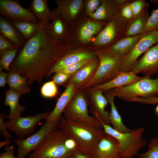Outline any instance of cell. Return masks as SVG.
Returning <instances> with one entry per match:
<instances>
[{"label":"cell","mask_w":158,"mask_h":158,"mask_svg":"<svg viewBox=\"0 0 158 158\" xmlns=\"http://www.w3.org/2000/svg\"><path fill=\"white\" fill-rule=\"evenodd\" d=\"M67 50L63 43H52L40 26L37 32L18 53L10 65V70L26 77L28 85L34 82L40 85L52 66Z\"/></svg>","instance_id":"cell-1"},{"label":"cell","mask_w":158,"mask_h":158,"mask_svg":"<svg viewBox=\"0 0 158 158\" xmlns=\"http://www.w3.org/2000/svg\"><path fill=\"white\" fill-rule=\"evenodd\" d=\"M75 143L61 129L50 132L28 158H66L73 154Z\"/></svg>","instance_id":"cell-2"},{"label":"cell","mask_w":158,"mask_h":158,"mask_svg":"<svg viewBox=\"0 0 158 158\" xmlns=\"http://www.w3.org/2000/svg\"><path fill=\"white\" fill-rule=\"evenodd\" d=\"M58 127L74 141L79 150L89 155L92 149L104 133L103 128L83 122L68 121L62 116Z\"/></svg>","instance_id":"cell-3"},{"label":"cell","mask_w":158,"mask_h":158,"mask_svg":"<svg viewBox=\"0 0 158 158\" xmlns=\"http://www.w3.org/2000/svg\"><path fill=\"white\" fill-rule=\"evenodd\" d=\"M106 23L94 20L83 14L69 26L63 42L66 48L68 50L87 48Z\"/></svg>","instance_id":"cell-4"},{"label":"cell","mask_w":158,"mask_h":158,"mask_svg":"<svg viewBox=\"0 0 158 158\" xmlns=\"http://www.w3.org/2000/svg\"><path fill=\"white\" fill-rule=\"evenodd\" d=\"M94 51L99 60L98 67L89 81L79 89H87L105 83L114 78L120 72L122 58L107 48Z\"/></svg>","instance_id":"cell-5"},{"label":"cell","mask_w":158,"mask_h":158,"mask_svg":"<svg viewBox=\"0 0 158 158\" xmlns=\"http://www.w3.org/2000/svg\"><path fill=\"white\" fill-rule=\"evenodd\" d=\"M103 125L104 132L115 138L118 141L122 158L134 157L147 144L142 137L145 131L143 127H140L126 133H121L110 125Z\"/></svg>","instance_id":"cell-6"},{"label":"cell","mask_w":158,"mask_h":158,"mask_svg":"<svg viewBox=\"0 0 158 158\" xmlns=\"http://www.w3.org/2000/svg\"><path fill=\"white\" fill-rule=\"evenodd\" d=\"M88 107L85 90L78 89L64 109L63 116L68 121L83 122L95 127L104 129L99 120L90 115Z\"/></svg>","instance_id":"cell-7"},{"label":"cell","mask_w":158,"mask_h":158,"mask_svg":"<svg viewBox=\"0 0 158 158\" xmlns=\"http://www.w3.org/2000/svg\"><path fill=\"white\" fill-rule=\"evenodd\" d=\"M128 23L118 14L107 23L87 48L95 51L109 48L124 37Z\"/></svg>","instance_id":"cell-8"},{"label":"cell","mask_w":158,"mask_h":158,"mask_svg":"<svg viewBox=\"0 0 158 158\" xmlns=\"http://www.w3.org/2000/svg\"><path fill=\"white\" fill-rule=\"evenodd\" d=\"M111 90L115 97L126 101L129 102L135 97H157L158 95V76L155 79L144 76L131 85Z\"/></svg>","instance_id":"cell-9"},{"label":"cell","mask_w":158,"mask_h":158,"mask_svg":"<svg viewBox=\"0 0 158 158\" xmlns=\"http://www.w3.org/2000/svg\"><path fill=\"white\" fill-rule=\"evenodd\" d=\"M58 124L45 122L37 132L26 138L19 140L13 137L12 140L18 147L16 158H25L39 146L50 132L57 129Z\"/></svg>","instance_id":"cell-10"},{"label":"cell","mask_w":158,"mask_h":158,"mask_svg":"<svg viewBox=\"0 0 158 158\" xmlns=\"http://www.w3.org/2000/svg\"><path fill=\"white\" fill-rule=\"evenodd\" d=\"M51 112L39 113L33 116L22 117L4 121L8 130L13 133L17 139H23L34 132L37 124L41 120H45Z\"/></svg>","instance_id":"cell-11"},{"label":"cell","mask_w":158,"mask_h":158,"mask_svg":"<svg viewBox=\"0 0 158 158\" xmlns=\"http://www.w3.org/2000/svg\"><path fill=\"white\" fill-rule=\"evenodd\" d=\"M158 43V30L144 34L130 51L122 58L120 72H128L139 57Z\"/></svg>","instance_id":"cell-12"},{"label":"cell","mask_w":158,"mask_h":158,"mask_svg":"<svg viewBox=\"0 0 158 158\" xmlns=\"http://www.w3.org/2000/svg\"><path fill=\"white\" fill-rule=\"evenodd\" d=\"M129 71L137 74L141 73L144 76L151 78L158 75V43L151 47L139 59L130 67Z\"/></svg>","instance_id":"cell-13"},{"label":"cell","mask_w":158,"mask_h":158,"mask_svg":"<svg viewBox=\"0 0 158 158\" xmlns=\"http://www.w3.org/2000/svg\"><path fill=\"white\" fill-rule=\"evenodd\" d=\"M0 14L1 17L11 20L38 22L29 8L23 7L18 0H0Z\"/></svg>","instance_id":"cell-14"},{"label":"cell","mask_w":158,"mask_h":158,"mask_svg":"<svg viewBox=\"0 0 158 158\" xmlns=\"http://www.w3.org/2000/svg\"><path fill=\"white\" fill-rule=\"evenodd\" d=\"M51 11V20L46 25H40L47 37L53 44L63 43L68 33L69 25L54 10Z\"/></svg>","instance_id":"cell-15"},{"label":"cell","mask_w":158,"mask_h":158,"mask_svg":"<svg viewBox=\"0 0 158 158\" xmlns=\"http://www.w3.org/2000/svg\"><path fill=\"white\" fill-rule=\"evenodd\" d=\"M97 57L95 51L87 48L68 49L52 66L46 77L48 78L63 68L82 60L94 59Z\"/></svg>","instance_id":"cell-16"},{"label":"cell","mask_w":158,"mask_h":158,"mask_svg":"<svg viewBox=\"0 0 158 158\" xmlns=\"http://www.w3.org/2000/svg\"><path fill=\"white\" fill-rule=\"evenodd\" d=\"M92 158H122L117 140L104 133L91 151Z\"/></svg>","instance_id":"cell-17"},{"label":"cell","mask_w":158,"mask_h":158,"mask_svg":"<svg viewBox=\"0 0 158 158\" xmlns=\"http://www.w3.org/2000/svg\"><path fill=\"white\" fill-rule=\"evenodd\" d=\"M87 96L89 107L93 117L104 124L110 125L111 122L109 113L105 110L109 103L107 99L100 91H91L85 89Z\"/></svg>","instance_id":"cell-18"},{"label":"cell","mask_w":158,"mask_h":158,"mask_svg":"<svg viewBox=\"0 0 158 158\" xmlns=\"http://www.w3.org/2000/svg\"><path fill=\"white\" fill-rule=\"evenodd\" d=\"M56 8L54 10L69 25L83 14L84 0H55Z\"/></svg>","instance_id":"cell-19"},{"label":"cell","mask_w":158,"mask_h":158,"mask_svg":"<svg viewBox=\"0 0 158 158\" xmlns=\"http://www.w3.org/2000/svg\"><path fill=\"white\" fill-rule=\"evenodd\" d=\"M78 90L73 83H68L65 90L58 99L54 108L45 120V122L59 123L64 109Z\"/></svg>","instance_id":"cell-20"},{"label":"cell","mask_w":158,"mask_h":158,"mask_svg":"<svg viewBox=\"0 0 158 158\" xmlns=\"http://www.w3.org/2000/svg\"><path fill=\"white\" fill-rule=\"evenodd\" d=\"M134 73L120 72L117 76L110 81L104 84L89 89L91 91H100L103 92L114 88L131 85L142 79Z\"/></svg>","instance_id":"cell-21"},{"label":"cell","mask_w":158,"mask_h":158,"mask_svg":"<svg viewBox=\"0 0 158 158\" xmlns=\"http://www.w3.org/2000/svg\"><path fill=\"white\" fill-rule=\"evenodd\" d=\"M120 6L118 0H102L96 11L89 17L94 20L107 23L119 14Z\"/></svg>","instance_id":"cell-22"},{"label":"cell","mask_w":158,"mask_h":158,"mask_svg":"<svg viewBox=\"0 0 158 158\" xmlns=\"http://www.w3.org/2000/svg\"><path fill=\"white\" fill-rule=\"evenodd\" d=\"M99 63L97 57L87 65L74 73L68 83H73L78 89L83 87L91 79L96 72Z\"/></svg>","instance_id":"cell-23"},{"label":"cell","mask_w":158,"mask_h":158,"mask_svg":"<svg viewBox=\"0 0 158 158\" xmlns=\"http://www.w3.org/2000/svg\"><path fill=\"white\" fill-rule=\"evenodd\" d=\"M21 94L10 89L7 90L5 93L4 105L10 107L9 114L6 115V118L9 120H13L20 116L25 110V107L20 105L19 102Z\"/></svg>","instance_id":"cell-24"},{"label":"cell","mask_w":158,"mask_h":158,"mask_svg":"<svg viewBox=\"0 0 158 158\" xmlns=\"http://www.w3.org/2000/svg\"><path fill=\"white\" fill-rule=\"evenodd\" d=\"M0 33L20 47L24 45L25 40L11 20L0 17Z\"/></svg>","instance_id":"cell-25"},{"label":"cell","mask_w":158,"mask_h":158,"mask_svg":"<svg viewBox=\"0 0 158 158\" xmlns=\"http://www.w3.org/2000/svg\"><path fill=\"white\" fill-rule=\"evenodd\" d=\"M104 92V95L111 106L109 117L112 128L121 133H126L131 131L132 130L127 127L123 123L121 116L115 104L114 98L115 96L112 90H107Z\"/></svg>","instance_id":"cell-26"},{"label":"cell","mask_w":158,"mask_h":158,"mask_svg":"<svg viewBox=\"0 0 158 158\" xmlns=\"http://www.w3.org/2000/svg\"><path fill=\"white\" fill-rule=\"evenodd\" d=\"M29 9L36 18L40 25L47 24L51 20V11L47 0H32Z\"/></svg>","instance_id":"cell-27"},{"label":"cell","mask_w":158,"mask_h":158,"mask_svg":"<svg viewBox=\"0 0 158 158\" xmlns=\"http://www.w3.org/2000/svg\"><path fill=\"white\" fill-rule=\"evenodd\" d=\"M144 35L123 37L107 49L116 55L122 58L130 51Z\"/></svg>","instance_id":"cell-28"},{"label":"cell","mask_w":158,"mask_h":158,"mask_svg":"<svg viewBox=\"0 0 158 158\" xmlns=\"http://www.w3.org/2000/svg\"><path fill=\"white\" fill-rule=\"evenodd\" d=\"M149 16L147 11L134 18L128 23L124 37H132L146 33V24Z\"/></svg>","instance_id":"cell-29"},{"label":"cell","mask_w":158,"mask_h":158,"mask_svg":"<svg viewBox=\"0 0 158 158\" xmlns=\"http://www.w3.org/2000/svg\"><path fill=\"white\" fill-rule=\"evenodd\" d=\"M27 81L26 77L21 76L13 70H11L8 73L6 83L10 89L21 94H28L30 92L31 90L28 86Z\"/></svg>","instance_id":"cell-30"},{"label":"cell","mask_w":158,"mask_h":158,"mask_svg":"<svg viewBox=\"0 0 158 158\" xmlns=\"http://www.w3.org/2000/svg\"><path fill=\"white\" fill-rule=\"evenodd\" d=\"M11 20L26 42L35 34L40 27L37 22L18 20Z\"/></svg>","instance_id":"cell-31"},{"label":"cell","mask_w":158,"mask_h":158,"mask_svg":"<svg viewBox=\"0 0 158 158\" xmlns=\"http://www.w3.org/2000/svg\"><path fill=\"white\" fill-rule=\"evenodd\" d=\"M19 51V48L0 51V68L2 69H4L7 71H10V65Z\"/></svg>","instance_id":"cell-32"},{"label":"cell","mask_w":158,"mask_h":158,"mask_svg":"<svg viewBox=\"0 0 158 158\" xmlns=\"http://www.w3.org/2000/svg\"><path fill=\"white\" fill-rule=\"evenodd\" d=\"M138 155L139 158H158V138L150 140L147 151Z\"/></svg>","instance_id":"cell-33"},{"label":"cell","mask_w":158,"mask_h":158,"mask_svg":"<svg viewBox=\"0 0 158 158\" xmlns=\"http://www.w3.org/2000/svg\"><path fill=\"white\" fill-rule=\"evenodd\" d=\"M130 4L134 18L147 11L149 4L144 0H130Z\"/></svg>","instance_id":"cell-34"},{"label":"cell","mask_w":158,"mask_h":158,"mask_svg":"<svg viewBox=\"0 0 158 158\" xmlns=\"http://www.w3.org/2000/svg\"><path fill=\"white\" fill-rule=\"evenodd\" d=\"M94 59H87L82 60L63 68L57 72L67 74H74Z\"/></svg>","instance_id":"cell-35"},{"label":"cell","mask_w":158,"mask_h":158,"mask_svg":"<svg viewBox=\"0 0 158 158\" xmlns=\"http://www.w3.org/2000/svg\"><path fill=\"white\" fill-rule=\"evenodd\" d=\"M56 85L53 81L47 82L43 85L41 89V94L44 97L48 98L55 97L58 93Z\"/></svg>","instance_id":"cell-36"},{"label":"cell","mask_w":158,"mask_h":158,"mask_svg":"<svg viewBox=\"0 0 158 158\" xmlns=\"http://www.w3.org/2000/svg\"><path fill=\"white\" fill-rule=\"evenodd\" d=\"M130 0H124L120 5L119 14L124 19L129 23L134 18V15L131 7Z\"/></svg>","instance_id":"cell-37"},{"label":"cell","mask_w":158,"mask_h":158,"mask_svg":"<svg viewBox=\"0 0 158 158\" xmlns=\"http://www.w3.org/2000/svg\"><path fill=\"white\" fill-rule=\"evenodd\" d=\"M158 30V8L154 10L149 17L146 26V32L149 33Z\"/></svg>","instance_id":"cell-38"},{"label":"cell","mask_w":158,"mask_h":158,"mask_svg":"<svg viewBox=\"0 0 158 158\" xmlns=\"http://www.w3.org/2000/svg\"><path fill=\"white\" fill-rule=\"evenodd\" d=\"M102 0H84L83 14L89 17L100 5Z\"/></svg>","instance_id":"cell-39"},{"label":"cell","mask_w":158,"mask_h":158,"mask_svg":"<svg viewBox=\"0 0 158 158\" xmlns=\"http://www.w3.org/2000/svg\"><path fill=\"white\" fill-rule=\"evenodd\" d=\"M52 78V80L56 85H63L68 81L74 74H67L60 72L55 73Z\"/></svg>","instance_id":"cell-40"},{"label":"cell","mask_w":158,"mask_h":158,"mask_svg":"<svg viewBox=\"0 0 158 158\" xmlns=\"http://www.w3.org/2000/svg\"><path fill=\"white\" fill-rule=\"evenodd\" d=\"M6 114L4 113L0 114V132L5 140H10L13 137L8 132V130L4 121V119L6 118Z\"/></svg>","instance_id":"cell-41"},{"label":"cell","mask_w":158,"mask_h":158,"mask_svg":"<svg viewBox=\"0 0 158 158\" xmlns=\"http://www.w3.org/2000/svg\"><path fill=\"white\" fill-rule=\"evenodd\" d=\"M17 48L19 47L4 36L0 34V51Z\"/></svg>","instance_id":"cell-42"},{"label":"cell","mask_w":158,"mask_h":158,"mask_svg":"<svg viewBox=\"0 0 158 158\" xmlns=\"http://www.w3.org/2000/svg\"><path fill=\"white\" fill-rule=\"evenodd\" d=\"M129 102H137L148 104L154 105L158 104V97H154L149 98L135 97L131 99Z\"/></svg>","instance_id":"cell-43"},{"label":"cell","mask_w":158,"mask_h":158,"mask_svg":"<svg viewBox=\"0 0 158 158\" xmlns=\"http://www.w3.org/2000/svg\"><path fill=\"white\" fill-rule=\"evenodd\" d=\"M5 152L0 154V158H16L14 155L15 148L14 145H10L6 146Z\"/></svg>","instance_id":"cell-44"},{"label":"cell","mask_w":158,"mask_h":158,"mask_svg":"<svg viewBox=\"0 0 158 158\" xmlns=\"http://www.w3.org/2000/svg\"><path fill=\"white\" fill-rule=\"evenodd\" d=\"M73 155L75 158H92L90 155L84 153L79 149L75 151Z\"/></svg>","instance_id":"cell-45"},{"label":"cell","mask_w":158,"mask_h":158,"mask_svg":"<svg viewBox=\"0 0 158 158\" xmlns=\"http://www.w3.org/2000/svg\"><path fill=\"white\" fill-rule=\"evenodd\" d=\"M8 73L5 72H1L0 74V87H4L6 83Z\"/></svg>","instance_id":"cell-46"},{"label":"cell","mask_w":158,"mask_h":158,"mask_svg":"<svg viewBox=\"0 0 158 158\" xmlns=\"http://www.w3.org/2000/svg\"><path fill=\"white\" fill-rule=\"evenodd\" d=\"M11 141L10 140H5L4 141H1L0 142V148H1L5 146L9 145L11 143Z\"/></svg>","instance_id":"cell-47"},{"label":"cell","mask_w":158,"mask_h":158,"mask_svg":"<svg viewBox=\"0 0 158 158\" xmlns=\"http://www.w3.org/2000/svg\"><path fill=\"white\" fill-rule=\"evenodd\" d=\"M151 2L153 4H157L158 3V0H150Z\"/></svg>","instance_id":"cell-48"},{"label":"cell","mask_w":158,"mask_h":158,"mask_svg":"<svg viewBox=\"0 0 158 158\" xmlns=\"http://www.w3.org/2000/svg\"><path fill=\"white\" fill-rule=\"evenodd\" d=\"M155 112L158 116V104H157V105L155 108Z\"/></svg>","instance_id":"cell-49"},{"label":"cell","mask_w":158,"mask_h":158,"mask_svg":"<svg viewBox=\"0 0 158 158\" xmlns=\"http://www.w3.org/2000/svg\"><path fill=\"white\" fill-rule=\"evenodd\" d=\"M66 158H75V157L74 155L73 154Z\"/></svg>","instance_id":"cell-50"},{"label":"cell","mask_w":158,"mask_h":158,"mask_svg":"<svg viewBox=\"0 0 158 158\" xmlns=\"http://www.w3.org/2000/svg\"><path fill=\"white\" fill-rule=\"evenodd\" d=\"M134 158V157H130V158Z\"/></svg>","instance_id":"cell-51"}]
</instances>
